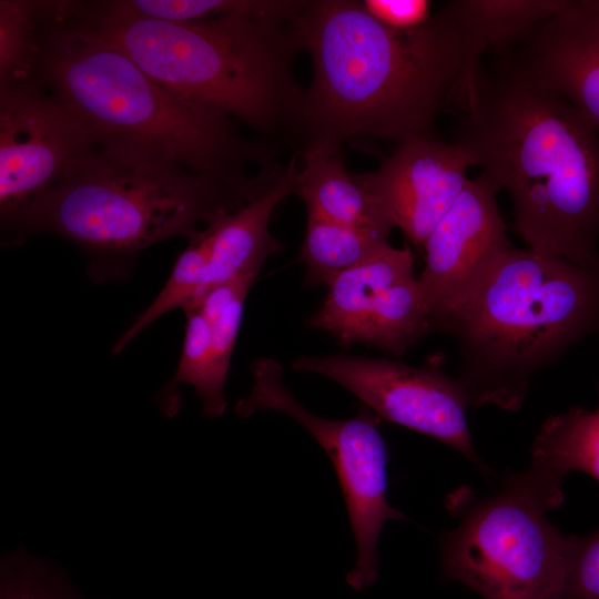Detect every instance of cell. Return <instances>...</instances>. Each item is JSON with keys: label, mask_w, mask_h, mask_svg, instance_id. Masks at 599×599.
<instances>
[{"label": "cell", "mask_w": 599, "mask_h": 599, "mask_svg": "<svg viewBox=\"0 0 599 599\" xmlns=\"http://www.w3.org/2000/svg\"><path fill=\"white\" fill-rule=\"evenodd\" d=\"M470 155L439 139L399 144L374 172L354 174L398 227L423 247L444 215L461 194Z\"/></svg>", "instance_id": "4fadbf2b"}, {"label": "cell", "mask_w": 599, "mask_h": 599, "mask_svg": "<svg viewBox=\"0 0 599 599\" xmlns=\"http://www.w3.org/2000/svg\"><path fill=\"white\" fill-rule=\"evenodd\" d=\"M41 1H0V87L37 78Z\"/></svg>", "instance_id": "7402d4cb"}, {"label": "cell", "mask_w": 599, "mask_h": 599, "mask_svg": "<svg viewBox=\"0 0 599 599\" xmlns=\"http://www.w3.org/2000/svg\"><path fill=\"white\" fill-rule=\"evenodd\" d=\"M560 485L530 466L494 495L450 494L446 505L458 524L441 538L444 577L484 599H565L570 536L547 519L564 501Z\"/></svg>", "instance_id": "52a82bcc"}, {"label": "cell", "mask_w": 599, "mask_h": 599, "mask_svg": "<svg viewBox=\"0 0 599 599\" xmlns=\"http://www.w3.org/2000/svg\"><path fill=\"white\" fill-rule=\"evenodd\" d=\"M186 326L181 358L173 378L159 395L162 412L174 416L181 409L177 387L190 384L194 387L203 405V413L209 417H220L227 406L225 382L216 373L210 345V325L202 313L194 306L183 308Z\"/></svg>", "instance_id": "ffe728a7"}, {"label": "cell", "mask_w": 599, "mask_h": 599, "mask_svg": "<svg viewBox=\"0 0 599 599\" xmlns=\"http://www.w3.org/2000/svg\"><path fill=\"white\" fill-rule=\"evenodd\" d=\"M565 599H599V529L570 536Z\"/></svg>", "instance_id": "cb8c5ba5"}, {"label": "cell", "mask_w": 599, "mask_h": 599, "mask_svg": "<svg viewBox=\"0 0 599 599\" xmlns=\"http://www.w3.org/2000/svg\"><path fill=\"white\" fill-rule=\"evenodd\" d=\"M530 466L560 481L570 471L599 481V406L571 407L548 417L535 438Z\"/></svg>", "instance_id": "ac0fdd59"}, {"label": "cell", "mask_w": 599, "mask_h": 599, "mask_svg": "<svg viewBox=\"0 0 599 599\" xmlns=\"http://www.w3.org/2000/svg\"><path fill=\"white\" fill-rule=\"evenodd\" d=\"M298 159L293 154L281 180L264 194L216 216L187 238L201 266V294L236 277L256 276L268 256L281 250L268 223L275 207L295 192Z\"/></svg>", "instance_id": "9a60e30c"}, {"label": "cell", "mask_w": 599, "mask_h": 599, "mask_svg": "<svg viewBox=\"0 0 599 599\" xmlns=\"http://www.w3.org/2000/svg\"><path fill=\"white\" fill-rule=\"evenodd\" d=\"M312 60L297 150L339 153L369 134L398 144L438 139L437 116L467 91L461 32L448 4L413 30L390 29L356 0H306L295 19Z\"/></svg>", "instance_id": "6da1fadb"}, {"label": "cell", "mask_w": 599, "mask_h": 599, "mask_svg": "<svg viewBox=\"0 0 599 599\" xmlns=\"http://www.w3.org/2000/svg\"><path fill=\"white\" fill-rule=\"evenodd\" d=\"M293 368L334 380L378 416L454 447L480 471L493 474L474 448L461 386L438 368L347 355L301 356Z\"/></svg>", "instance_id": "30bf717a"}, {"label": "cell", "mask_w": 599, "mask_h": 599, "mask_svg": "<svg viewBox=\"0 0 599 599\" xmlns=\"http://www.w3.org/2000/svg\"><path fill=\"white\" fill-rule=\"evenodd\" d=\"M389 235L307 215L301 260L308 286L331 280L375 256L389 245Z\"/></svg>", "instance_id": "d6986e66"}, {"label": "cell", "mask_w": 599, "mask_h": 599, "mask_svg": "<svg viewBox=\"0 0 599 599\" xmlns=\"http://www.w3.org/2000/svg\"><path fill=\"white\" fill-rule=\"evenodd\" d=\"M438 332L458 344L468 403L517 412L539 370L599 333V270L509 247Z\"/></svg>", "instance_id": "8992f818"}, {"label": "cell", "mask_w": 599, "mask_h": 599, "mask_svg": "<svg viewBox=\"0 0 599 599\" xmlns=\"http://www.w3.org/2000/svg\"><path fill=\"white\" fill-rule=\"evenodd\" d=\"M122 10L151 19L192 22L233 13L291 21L302 11L305 0H114Z\"/></svg>", "instance_id": "44dd1931"}, {"label": "cell", "mask_w": 599, "mask_h": 599, "mask_svg": "<svg viewBox=\"0 0 599 599\" xmlns=\"http://www.w3.org/2000/svg\"><path fill=\"white\" fill-rule=\"evenodd\" d=\"M366 11L384 26L394 30H413L425 24L433 16L428 0H364Z\"/></svg>", "instance_id": "d4e9b609"}, {"label": "cell", "mask_w": 599, "mask_h": 599, "mask_svg": "<svg viewBox=\"0 0 599 599\" xmlns=\"http://www.w3.org/2000/svg\"><path fill=\"white\" fill-rule=\"evenodd\" d=\"M480 64L451 141L512 203L529 248L599 270V134L506 52Z\"/></svg>", "instance_id": "7a4b0ae2"}, {"label": "cell", "mask_w": 599, "mask_h": 599, "mask_svg": "<svg viewBox=\"0 0 599 599\" xmlns=\"http://www.w3.org/2000/svg\"><path fill=\"white\" fill-rule=\"evenodd\" d=\"M326 285L327 296L308 324L343 346L366 344L398 357L434 332L409 246L389 244Z\"/></svg>", "instance_id": "9c48e42d"}, {"label": "cell", "mask_w": 599, "mask_h": 599, "mask_svg": "<svg viewBox=\"0 0 599 599\" xmlns=\"http://www.w3.org/2000/svg\"><path fill=\"white\" fill-rule=\"evenodd\" d=\"M501 51L576 106L599 134V0H566Z\"/></svg>", "instance_id": "5bb4252c"}, {"label": "cell", "mask_w": 599, "mask_h": 599, "mask_svg": "<svg viewBox=\"0 0 599 599\" xmlns=\"http://www.w3.org/2000/svg\"><path fill=\"white\" fill-rule=\"evenodd\" d=\"M60 7L166 89L243 123L281 153L296 152L305 89L294 75L303 51L295 19L233 13L175 22L134 16L113 0Z\"/></svg>", "instance_id": "277c9868"}, {"label": "cell", "mask_w": 599, "mask_h": 599, "mask_svg": "<svg viewBox=\"0 0 599 599\" xmlns=\"http://www.w3.org/2000/svg\"><path fill=\"white\" fill-rule=\"evenodd\" d=\"M251 373L252 389L236 403V414L248 417L258 410L283 413L322 446L336 470L357 547L356 562L346 581L357 591L370 587L378 577L377 542L384 524L406 519L387 500L388 454L378 417L364 409L339 420L312 414L286 386L283 367L274 358L255 359Z\"/></svg>", "instance_id": "ba28073f"}, {"label": "cell", "mask_w": 599, "mask_h": 599, "mask_svg": "<svg viewBox=\"0 0 599 599\" xmlns=\"http://www.w3.org/2000/svg\"><path fill=\"white\" fill-rule=\"evenodd\" d=\"M566 0H455L447 2L463 35L467 92L474 88L481 58L511 47L537 24L559 12Z\"/></svg>", "instance_id": "e0dca14e"}, {"label": "cell", "mask_w": 599, "mask_h": 599, "mask_svg": "<svg viewBox=\"0 0 599 599\" xmlns=\"http://www.w3.org/2000/svg\"><path fill=\"white\" fill-rule=\"evenodd\" d=\"M99 142L39 81L0 87L1 224Z\"/></svg>", "instance_id": "8fae6325"}, {"label": "cell", "mask_w": 599, "mask_h": 599, "mask_svg": "<svg viewBox=\"0 0 599 599\" xmlns=\"http://www.w3.org/2000/svg\"><path fill=\"white\" fill-rule=\"evenodd\" d=\"M37 78L98 136L154 152L256 199L281 177V152L244 138L236 121L163 87L111 41L42 1Z\"/></svg>", "instance_id": "3957f363"}, {"label": "cell", "mask_w": 599, "mask_h": 599, "mask_svg": "<svg viewBox=\"0 0 599 599\" xmlns=\"http://www.w3.org/2000/svg\"><path fill=\"white\" fill-rule=\"evenodd\" d=\"M252 199L154 152L99 142L1 224L3 244L42 232L87 251L90 273H119L143 250L189 238L200 225Z\"/></svg>", "instance_id": "5b68a950"}, {"label": "cell", "mask_w": 599, "mask_h": 599, "mask_svg": "<svg viewBox=\"0 0 599 599\" xmlns=\"http://www.w3.org/2000/svg\"><path fill=\"white\" fill-rule=\"evenodd\" d=\"M0 599L84 598L61 570L20 549L1 560Z\"/></svg>", "instance_id": "603a6c76"}, {"label": "cell", "mask_w": 599, "mask_h": 599, "mask_svg": "<svg viewBox=\"0 0 599 599\" xmlns=\"http://www.w3.org/2000/svg\"><path fill=\"white\" fill-rule=\"evenodd\" d=\"M294 194L307 215L335 223L390 234L394 224L374 196L346 171L339 153H312L300 158Z\"/></svg>", "instance_id": "2e32d148"}, {"label": "cell", "mask_w": 599, "mask_h": 599, "mask_svg": "<svg viewBox=\"0 0 599 599\" xmlns=\"http://www.w3.org/2000/svg\"><path fill=\"white\" fill-rule=\"evenodd\" d=\"M496 189L484 175L469 179L427 238L419 283L434 331L483 282L509 248Z\"/></svg>", "instance_id": "7c38bea8"}]
</instances>
